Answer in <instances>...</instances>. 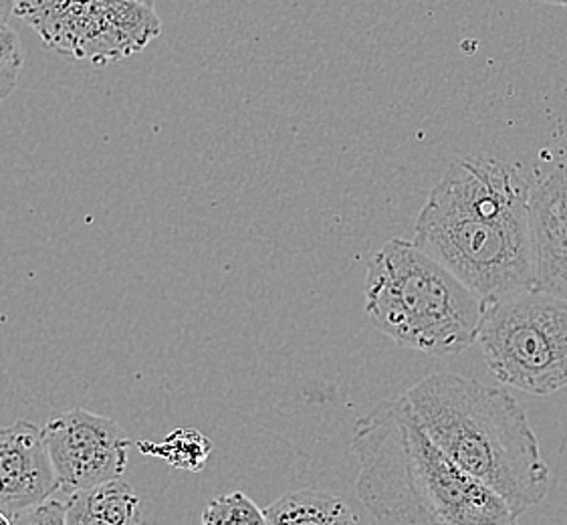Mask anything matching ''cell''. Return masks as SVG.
Here are the masks:
<instances>
[{"instance_id": "52a82bcc", "label": "cell", "mask_w": 567, "mask_h": 525, "mask_svg": "<svg viewBox=\"0 0 567 525\" xmlns=\"http://www.w3.org/2000/svg\"><path fill=\"white\" fill-rule=\"evenodd\" d=\"M43 436L61 490L83 492L125 473L132 441L114 419L71 409L51 416Z\"/></svg>"}, {"instance_id": "9a60e30c", "label": "cell", "mask_w": 567, "mask_h": 525, "mask_svg": "<svg viewBox=\"0 0 567 525\" xmlns=\"http://www.w3.org/2000/svg\"><path fill=\"white\" fill-rule=\"evenodd\" d=\"M12 525H68V505L58 500H47L23 514L14 515Z\"/></svg>"}, {"instance_id": "8992f818", "label": "cell", "mask_w": 567, "mask_h": 525, "mask_svg": "<svg viewBox=\"0 0 567 525\" xmlns=\"http://www.w3.org/2000/svg\"><path fill=\"white\" fill-rule=\"evenodd\" d=\"M14 14L51 51L97 68L142 53L162 34L154 7L137 0H17Z\"/></svg>"}, {"instance_id": "277c9868", "label": "cell", "mask_w": 567, "mask_h": 525, "mask_svg": "<svg viewBox=\"0 0 567 525\" xmlns=\"http://www.w3.org/2000/svg\"><path fill=\"white\" fill-rule=\"evenodd\" d=\"M487 306L422 251L390 239L368 261L365 313L394 342L429 356H456L477 342Z\"/></svg>"}, {"instance_id": "8fae6325", "label": "cell", "mask_w": 567, "mask_h": 525, "mask_svg": "<svg viewBox=\"0 0 567 525\" xmlns=\"http://www.w3.org/2000/svg\"><path fill=\"white\" fill-rule=\"evenodd\" d=\"M265 517L269 525H358L348 503L318 490L285 493L265 509Z\"/></svg>"}, {"instance_id": "ba28073f", "label": "cell", "mask_w": 567, "mask_h": 525, "mask_svg": "<svg viewBox=\"0 0 567 525\" xmlns=\"http://www.w3.org/2000/svg\"><path fill=\"white\" fill-rule=\"evenodd\" d=\"M61 490L43 429L29 421L0 429V512L14 517Z\"/></svg>"}, {"instance_id": "2e32d148", "label": "cell", "mask_w": 567, "mask_h": 525, "mask_svg": "<svg viewBox=\"0 0 567 525\" xmlns=\"http://www.w3.org/2000/svg\"><path fill=\"white\" fill-rule=\"evenodd\" d=\"M14 11H17V0H0V27L9 23Z\"/></svg>"}, {"instance_id": "5bb4252c", "label": "cell", "mask_w": 567, "mask_h": 525, "mask_svg": "<svg viewBox=\"0 0 567 525\" xmlns=\"http://www.w3.org/2000/svg\"><path fill=\"white\" fill-rule=\"evenodd\" d=\"M24 65L21 37L9 24L0 27V103L4 102L21 78Z\"/></svg>"}, {"instance_id": "3957f363", "label": "cell", "mask_w": 567, "mask_h": 525, "mask_svg": "<svg viewBox=\"0 0 567 525\" xmlns=\"http://www.w3.org/2000/svg\"><path fill=\"white\" fill-rule=\"evenodd\" d=\"M406 399L432 443L517 517L547 497L551 471L527 412L507 390L461 374H431Z\"/></svg>"}, {"instance_id": "7c38bea8", "label": "cell", "mask_w": 567, "mask_h": 525, "mask_svg": "<svg viewBox=\"0 0 567 525\" xmlns=\"http://www.w3.org/2000/svg\"><path fill=\"white\" fill-rule=\"evenodd\" d=\"M142 455L158 457L182 471H203L213 453V441L196 429H176L164 441H137Z\"/></svg>"}, {"instance_id": "4fadbf2b", "label": "cell", "mask_w": 567, "mask_h": 525, "mask_svg": "<svg viewBox=\"0 0 567 525\" xmlns=\"http://www.w3.org/2000/svg\"><path fill=\"white\" fill-rule=\"evenodd\" d=\"M200 525H269L265 509L243 492L220 495L206 505Z\"/></svg>"}, {"instance_id": "6da1fadb", "label": "cell", "mask_w": 567, "mask_h": 525, "mask_svg": "<svg viewBox=\"0 0 567 525\" xmlns=\"http://www.w3.org/2000/svg\"><path fill=\"white\" fill-rule=\"evenodd\" d=\"M529 195L515 166L466 156L432 188L412 240L488 308L535 287Z\"/></svg>"}, {"instance_id": "ac0fdd59", "label": "cell", "mask_w": 567, "mask_h": 525, "mask_svg": "<svg viewBox=\"0 0 567 525\" xmlns=\"http://www.w3.org/2000/svg\"><path fill=\"white\" fill-rule=\"evenodd\" d=\"M0 525H12V519L7 514L0 512Z\"/></svg>"}, {"instance_id": "9c48e42d", "label": "cell", "mask_w": 567, "mask_h": 525, "mask_svg": "<svg viewBox=\"0 0 567 525\" xmlns=\"http://www.w3.org/2000/svg\"><path fill=\"white\" fill-rule=\"evenodd\" d=\"M535 287L567 299V164L549 172L529 195Z\"/></svg>"}, {"instance_id": "30bf717a", "label": "cell", "mask_w": 567, "mask_h": 525, "mask_svg": "<svg viewBox=\"0 0 567 525\" xmlns=\"http://www.w3.org/2000/svg\"><path fill=\"white\" fill-rule=\"evenodd\" d=\"M68 525H140L142 502L130 483L114 480L69 495Z\"/></svg>"}, {"instance_id": "5b68a950", "label": "cell", "mask_w": 567, "mask_h": 525, "mask_svg": "<svg viewBox=\"0 0 567 525\" xmlns=\"http://www.w3.org/2000/svg\"><path fill=\"white\" fill-rule=\"evenodd\" d=\"M477 343L501 384L534 397L567 387V299L527 289L485 309Z\"/></svg>"}, {"instance_id": "e0dca14e", "label": "cell", "mask_w": 567, "mask_h": 525, "mask_svg": "<svg viewBox=\"0 0 567 525\" xmlns=\"http://www.w3.org/2000/svg\"><path fill=\"white\" fill-rule=\"evenodd\" d=\"M539 2H544V4H554V7H566L567 9V0H539Z\"/></svg>"}, {"instance_id": "7a4b0ae2", "label": "cell", "mask_w": 567, "mask_h": 525, "mask_svg": "<svg viewBox=\"0 0 567 525\" xmlns=\"http://www.w3.org/2000/svg\"><path fill=\"white\" fill-rule=\"evenodd\" d=\"M355 492L382 525H519L497 493L432 443L406 394L353 426Z\"/></svg>"}, {"instance_id": "d6986e66", "label": "cell", "mask_w": 567, "mask_h": 525, "mask_svg": "<svg viewBox=\"0 0 567 525\" xmlns=\"http://www.w3.org/2000/svg\"><path fill=\"white\" fill-rule=\"evenodd\" d=\"M137 2H142V4H148V7H154V2H156V0H137Z\"/></svg>"}]
</instances>
